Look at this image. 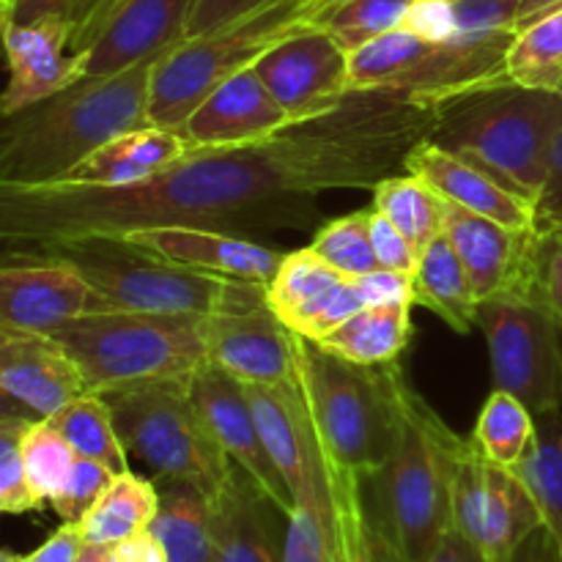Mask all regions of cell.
Listing matches in <instances>:
<instances>
[{
    "mask_svg": "<svg viewBox=\"0 0 562 562\" xmlns=\"http://www.w3.org/2000/svg\"><path fill=\"white\" fill-rule=\"evenodd\" d=\"M437 104L395 91H351L322 119L269 140L201 148L146 181L88 187L0 181V256H47L137 228L192 225L231 234L302 228L322 192L368 190L406 168L428 140Z\"/></svg>",
    "mask_w": 562,
    "mask_h": 562,
    "instance_id": "6da1fadb",
    "label": "cell"
},
{
    "mask_svg": "<svg viewBox=\"0 0 562 562\" xmlns=\"http://www.w3.org/2000/svg\"><path fill=\"white\" fill-rule=\"evenodd\" d=\"M154 64L113 77H80L36 104L0 115V181L49 184L121 132L148 119Z\"/></svg>",
    "mask_w": 562,
    "mask_h": 562,
    "instance_id": "7a4b0ae2",
    "label": "cell"
},
{
    "mask_svg": "<svg viewBox=\"0 0 562 562\" xmlns=\"http://www.w3.org/2000/svg\"><path fill=\"white\" fill-rule=\"evenodd\" d=\"M560 126V91L499 80L437 102V124L428 140L488 170L536 206Z\"/></svg>",
    "mask_w": 562,
    "mask_h": 562,
    "instance_id": "3957f363",
    "label": "cell"
},
{
    "mask_svg": "<svg viewBox=\"0 0 562 562\" xmlns=\"http://www.w3.org/2000/svg\"><path fill=\"white\" fill-rule=\"evenodd\" d=\"M294 360L324 453L362 477L376 475L398 439L404 373L395 362L376 368L346 362L296 333Z\"/></svg>",
    "mask_w": 562,
    "mask_h": 562,
    "instance_id": "277c9868",
    "label": "cell"
},
{
    "mask_svg": "<svg viewBox=\"0 0 562 562\" xmlns=\"http://www.w3.org/2000/svg\"><path fill=\"white\" fill-rule=\"evenodd\" d=\"M203 318L110 307L53 329L49 338L69 351L91 393L108 395L187 379L206 366Z\"/></svg>",
    "mask_w": 562,
    "mask_h": 562,
    "instance_id": "5b68a950",
    "label": "cell"
},
{
    "mask_svg": "<svg viewBox=\"0 0 562 562\" xmlns=\"http://www.w3.org/2000/svg\"><path fill=\"white\" fill-rule=\"evenodd\" d=\"M401 428L387 464L366 477L373 508L406 562H426L450 530L448 459L439 415L401 379Z\"/></svg>",
    "mask_w": 562,
    "mask_h": 562,
    "instance_id": "8992f818",
    "label": "cell"
},
{
    "mask_svg": "<svg viewBox=\"0 0 562 562\" xmlns=\"http://www.w3.org/2000/svg\"><path fill=\"white\" fill-rule=\"evenodd\" d=\"M47 256L75 263L93 291L115 311L212 316L267 302V285L179 267L121 239L75 241Z\"/></svg>",
    "mask_w": 562,
    "mask_h": 562,
    "instance_id": "52a82bcc",
    "label": "cell"
},
{
    "mask_svg": "<svg viewBox=\"0 0 562 562\" xmlns=\"http://www.w3.org/2000/svg\"><path fill=\"white\" fill-rule=\"evenodd\" d=\"M126 453L157 483L184 481L214 497L234 472L190 395V376L104 395Z\"/></svg>",
    "mask_w": 562,
    "mask_h": 562,
    "instance_id": "ba28073f",
    "label": "cell"
},
{
    "mask_svg": "<svg viewBox=\"0 0 562 562\" xmlns=\"http://www.w3.org/2000/svg\"><path fill=\"white\" fill-rule=\"evenodd\" d=\"M307 0H272L256 14L206 33L154 64L148 88V119L154 126L181 130L192 110L236 71L256 64L269 47L305 22Z\"/></svg>",
    "mask_w": 562,
    "mask_h": 562,
    "instance_id": "9c48e42d",
    "label": "cell"
},
{
    "mask_svg": "<svg viewBox=\"0 0 562 562\" xmlns=\"http://www.w3.org/2000/svg\"><path fill=\"white\" fill-rule=\"evenodd\" d=\"M514 36L426 42L398 27L349 55L351 91H395L437 104L467 88L508 80L505 55Z\"/></svg>",
    "mask_w": 562,
    "mask_h": 562,
    "instance_id": "30bf717a",
    "label": "cell"
},
{
    "mask_svg": "<svg viewBox=\"0 0 562 562\" xmlns=\"http://www.w3.org/2000/svg\"><path fill=\"white\" fill-rule=\"evenodd\" d=\"M437 434L448 459L450 527L486 562H508L543 525L530 492L514 470L492 464L472 439H461L442 417Z\"/></svg>",
    "mask_w": 562,
    "mask_h": 562,
    "instance_id": "8fae6325",
    "label": "cell"
},
{
    "mask_svg": "<svg viewBox=\"0 0 562 562\" xmlns=\"http://www.w3.org/2000/svg\"><path fill=\"white\" fill-rule=\"evenodd\" d=\"M477 327L486 335L494 390L516 395L532 415L562 409V329L527 291L483 300Z\"/></svg>",
    "mask_w": 562,
    "mask_h": 562,
    "instance_id": "7c38bea8",
    "label": "cell"
},
{
    "mask_svg": "<svg viewBox=\"0 0 562 562\" xmlns=\"http://www.w3.org/2000/svg\"><path fill=\"white\" fill-rule=\"evenodd\" d=\"M349 49L329 31L302 25L252 64L291 124L333 113L351 93Z\"/></svg>",
    "mask_w": 562,
    "mask_h": 562,
    "instance_id": "4fadbf2b",
    "label": "cell"
},
{
    "mask_svg": "<svg viewBox=\"0 0 562 562\" xmlns=\"http://www.w3.org/2000/svg\"><path fill=\"white\" fill-rule=\"evenodd\" d=\"M110 307L66 258L0 256V338L49 335Z\"/></svg>",
    "mask_w": 562,
    "mask_h": 562,
    "instance_id": "5bb4252c",
    "label": "cell"
},
{
    "mask_svg": "<svg viewBox=\"0 0 562 562\" xmlns=\"http://www.w3.org/2000/svg\"><path fill=\"white\" fill-rule=\"evenodd\" d=\"M192 0H119L80 55V77L157 64L187 42Z\"/></svg>",
    "mask_w": 562,
    "mask_h": 562,
    "instance_id": "9a60e30c",
    "label": "cell"
},
{
    "mask_svg": "<svg viewBox=\"0 0 562 562\" xmlns=\"http://www.w3.org/2000/svg\"><path fill=\"white\" fill-rule=\"evenodd\" d=\"M190 395L209 434L228 456L231 464L250 475L256 486L289 516L294 510V497L263 448L245 384L228 376L223 368L206 362L190 376Z\"/></svg>",
    "mask_w": 562,
    "mask_h": 562,
    "instance_id": "2e32d148",
    "label": "cell"
},
{
    "mask_svg": "<svg viewBox=\"0 0 562 562\" xmlns=\"http://www.w3.org/2000/svg\"><path fill=\"white\" fill-rule=\"evenodd\" d=\"M206 327L209 362L241 384L296 382L294 333L280 322L267 302L236 311L212 313Z\"/></svg>",
    "mask_w": 562,
    "mask_h": 562,
    "instance_id": "e0dca14e",
    "label": "cell"
},
{
    "mask_svg": "<svg viewBox=\"0 0 562 562\" xmlns=\"http://www.w3.org/2000/svg\"><path fill=\"white\" fill-rule=\"evenodd\" d=\"M445 236L464 263L477 302L505 291H530L538 231H514L445 201Z\"/></svg>",
    "mask_w": 562,
    "mask_h": 562,
    "instance_id": "ac0fdd59",
    "label": "cell"
},
{
    "mask_svg": "<svg viewBox=\"0 0 562 562\" xmlns=\"http://www.w3.org/2000/svg\"><path fill=\"white\" fill-rule=\"evenodd\" d=\"M126 245L143 252L198 269V272L217 274L228 280L267 285L278 272L285 252L261 241L247 239L245 234H231L220 228H192V225H159V228H137L119 236Z\"/></svg>",
    "mask_w": 562,
    "mask_h": 562,
    "instance_id": "d6986e66",
    "label": "cell"
},
{
    "mask_svg": "<svg viewBox=\"0 0 562 562\" xmlns=\"http://www.w3.org/2000/svg\"><path fill=\"white\" fill-rule=\"evenodd\" d=\"M3 55L9 86L0 91V115L42 102L80 80V55L71 53V25L60 16L9 22Z\"/></svg>",
    "mask_w": 562,
    "mask_h": 562,
    "instance_id": "ffe728a7",
    "label": "cell"
},
{
    "mask_svg": "<svg viewBox=\"0 0 562 562\" xmlns=\"http://www.w3.org/2000/svg\"><path fill=\"white\" fill-rule=\"evenodd\" d=\"M291 119L274 102L252 66L214 88L190 113L181 132L198 148H236L269 140L289 130Z\"/></svg>",
    "mask_w": 562,
    "mask_h": 562,
    "instance_id": "44dd1931",
    "label": "cell"
},
{
    "mask_svg": "<svg viewBox=\"0 0 562 562\" xmlns=\"http://www.w3.org/2000/svg\"><path fill=\"white\" fill-rule=\"evenodd\" d=\"M406 173H415L437 190L445 201L475 212L481 217L494 220L514 231H536V206L508 184L477 168L470 159L437 146L434 140H423L406 157Z\"/></svg>",
    "mask_w": 562,
    "mask_h": 562,
    "instance_id": "7402d4cb",
    "label": "cell"
},
{
    "mask_svg": "<svg viewBox=\"0 0 562 562\" xmlns=\"http://www.w3.org/2000/svg\"><path fill=\"white\" fill-rule=\"evenodd\" d=\"M0 387L42 420L91 393L69 351L49 335L0 338Z\"/></svg>",
    "mask_w": 562,
    "mask_h": 562,
    "instance_id": "603a6c76",
    "label": "cell"
},
{
    "mask_svg": "<svg viewBox=\"0 0 562 562\" xmlns=\"http://www.w3.org/2000/svg\"><path fill=\"white\" fill-rule=\"evenodd\" d=\"M212 514L217 562H283L289 516L239 467L212 497Z\"/></svg>",
    "mask_w": 562,
    "mask_h": 562,
    "instance_id": "cb8c5ba5",
    "label": "cell"
},
{
    "mask_svg": "<svg viewBox=\"0 0 562 562\" xmlns=\"http://www.w3.org/2000/svg\"><path fill=\"white\" fill-rule=\"evenodd\" d=\"M195 151H201V148L187 140L181 130L148 124L110 137L60 181L88 187L137 184V181H146L162 170L173 168L176 162L192 157Z\"/></svg>",
    "mask_w": 562,
    "mask_h": 562,
    "instance_id": "d4e9b609",
    "label": "cell"
},
{
    "mask_svg": "<svg viewBox=\"0 0 562 562\" xmlns=\"http://www.w3.org/2000/svg\"><path fill=\"white\" fill-rule=\"evenodd\" d=\"M283 562H338V519H335L333 483L316 426L307 448V470L294 510L285 519Z\"/></svg>",
    "mask_w": 562,
    "mask_h": 562,
    "instance_id": "484cf974",
    "label": "cell"
},
{
    "mask_svg": "<svg viewBox=\"0 0 562 562\" xmlns=\"http://www.w3.org/2000/svg\"><path fill=\"white\" fill-rule=\"evenodd\" d=\"M324 459L338 519V562H406L373 508L366 477L349 467L335 464L327 453Z\"/></svg>",
    "mask_w": 562,
    "mask_h": 562,
    "instance_id": "4316f807",
    "label": "cell"
},
{
    "mask_svg": "<svg viewBox=\"0 0 562 562\" xmlns=\"http://www.w3.org/2000/svg\"><path fill=\"white\" fill-rule=\"evenodd\" d=\"M409 300L415 307H426L442 318L453 333L467 335L477 327L481 302L445 231L420 252L415 274L409 278Z\"/></svg>",
    "mask_w": 562,
    "mask_h": 562,
    "instance_id": "83f0119b",
    "label": "cell"
},
{
    "mask_svg": "<svg viewBox=\"0 0 562 562\" xmlns=\"http://www.w3.org/2000/svg\"><path fill=\"white\" fill-rule=\"evenodd\" d=\"M151 536L168 562H217L212 497L184 481H162Z\"/></svg>",
    "mask_w": 562,
    "mask_h": 562,
    "instance_id": "f1b7e54d",
    "label": "cell"
},
{
    "mask_svg": "<svg viewBox=\"0 0 562 562\" xmlns=\"http://www.w3.org/2000/svg\"><path fill=\"white\" fill-rule=\"evenodd\" d=\"M412 300L376 302L355 313L316 344L329 355L355 366H390L404 355L412 335Z\"/></svg>",
    "mask_w": 562,
    "mask_h": 562,
    "instance_id": "f546056e",
    "label": "cell"
},
{
    "mask_svg": "<svg viewBox=\"0 0 562 562\" xmlns=\"http://www.w3.org/2000/svg\"><path fill=\"white\" fill-rule=\"evenodd\" d=\"M159 505L157 481L135 475L132 470L119 472L108 492L102 494L91 514L82 519V536L88 543H115L135 538L151 527Z\"/></svg>",
    "mask_w": 562,
    "mask_h": 562,
    "instance_id": "4dcf8cb0",
    "label": "cell"
},
{
    "mask_svg": "<svg viewBox=\"0 0 562 562\" xmlns=\"http://www.w3.org/2000/svg\"><path fill=\"white\" fill-rule=\"evenodd\" d=\"M562 552V409L536 415V437L514 467Z\"/></svg>",
    "mask_w": 562,
    "mask_h": 562,
    "instance_id": "1f68e13d",
    "label": "cell"
},
{
    "mask_svg": "<svg viewBox=\"0 0 562 562\" xmlns=\"http://www.w3.org/2000/svg\"><path fill=\"white\" fill-rule=\"evenodd\" d=\"M373 209L390 220L417 252L445 231V198L415 173L387 176L373 187Z\"/></svg>",
    "mask_w": 562,
    "mask_h": 562,
    "instance_id": "d6a6232c",
    "label": "cell"
},
{
    "mask_svg": "<svg viewBox=\"0 0 562 562\" xmlns=\"http://www.w3.org/2000/svg\"><path fill=\"white\" fill-rule=\"evenodd\" d=\"M47 420L64 434V439L71 445L77 456L99 461V464H104L115 475L130 470V459H126L130 453H126L124 442H121L119 431H115L113 412H110L104 395H80V398L66 404L64 409L55 412Z\"/></svg>",
    "mask_w": 562,
    "mask_h": 562,
    "instance_id": "836d02e7",
    "label": "cell"
},
{
    "mask_svg": "<svg viewBox=\"0 0 562 562\" xmlns=\"http://www.w3.org/2000/svg\"><path fill=\"white\" fill-rule=\"evenodd\" d=\"M344 278L346 274L329 267L311 247L285 252L274 278L267 283V305L285 327H291L302 313L316 307Z\"/></svg>",
    "mask_w": 562,
    "mask_h": 562,
    "instance_id": "e575fe53",
    "label": "cell"
},
{
    "mask_svg": "<svg viewBox=\"0 0 562 562\" xmlns=\"http://www.w3.org/2000/svg\"><path fill=\"white\" fill-rule=\"evenodd\" d=\"M536 437V415L516 395L494 390L472 428V445L492 464L514 470Z\"/></svg>",
    "mask_w": 562,
    "mask_h": 562,
    "instance_id": "d590c367",
    "label": "cell"
},
{
    "mask_svg": "<svg viewBox=\"0 0 562 562\" xmlns=\"http://www.w3.org/2000/svg\"><path fill=\"white\" fill-rule=\"evenodd\" d=\"M505 77L521 88H562V9L521 27L505 55Z\"/></svg>",
    "mask_w": 562,
    "mask_h": 562,
    "instance_id": "8d00e7d4",
    "label": "cell"
},
{
    "mask_svg": "<svg viewBox=\"0 0 562 562\" xmlns=\"http://www.w3.org/2000/svg\"><path fill=\"white\" fill-rule=\"evenodd\" d=\"M412 0H344L307 25H318L333 33L349 53L366 47L373 38L393 33L404 25Z\"/></svg>",
    "mask_w": 562,
    "mask_h": 562,
    "instance_id": "74e56055",
    "label": "cell"
},
{
    "mask_svg": "<svg viewBox=\"0 0 562 562\" xmlns=\"http://www.w3.org/2000/svg\"><path fill=\"white\" fill-rule=\"evenodd\" d=\"M371 212L373 209L324 223L313 236L311 250L346 278L379 272L371 241Z\"/></svg>",
    "mask_w": 562,
    "mask_h": 562,
    "instance_id": "f35d334b",
    "label": "cell"
},
{
    "mask_svg": "<svg viewBox=\"0 0 562 562\" xmlns=\"http://www.w3.org/2000/svg\"><path fill=\"white\" fill-rule=\"evenodd\" d=\"M20 456L33 494L44 505H49V499L64 488L66 477H69L71 467L77 461V453L66 442L64 434L44 417V420L27 426L25 437H22Z\"/></svg>",
    "mask_w": 562,
    "mask_h": 562,
    "instance_id": "ab89813d",
    "label": "cell"
},
{
    "mask_svg": "<svg viewBox=\"0 0 562 562\" xmlns=\"http://www.w3.org/2000/svg\"><path fill=\"white\" fill-rule=\"evenodd\" d=\"M119 0H11L9 22H36L60 16L71 25V53H82Z\"/></svg>",
    "mask_w": 562,
    "mask_h": 562,
    "instance_id": "60d3db41",
    "label": "cell"
},
{
    "mask_svg": "<svg viewBox=\"0 0 562 562\" xmlns=\"http://www.w3.org/2000/svg\"><path fill=\"white\" fill-rule=\"evenodd\" d=\"M115 472H110L108 467L99 464V461L82 459L77 456L75 467H71L69 477H66L64 488L49 499L55 514L60 516V521H69V525H82L88 514L93 510V505L102 499V494L108 492V486L113 483Z\"/></svg>",
    "mask_w": 562,
    "mask_h": 562,
    "instance_id": "b9f144b4",
    "label": "cell"
},
{
    "mask_svg": "<svg viewBox=\"0 0 562 562\" xmlns=\"http://www.w3.org/2000/svg\"><path fill=\"white\" fill-rule=\"evenodd\" d=\"M527 294L560 324L562 329V231L538 234L536 267Z\"/></svg>",
    "mask_w": 562,
    "mask_h": 562,
    "instance_id": "7bdbcfd3",
    "label": "cell"
},
{
    "mask_svg": "<svg viewBox=\"0 0 562 562\" xmlns=\"http://www.w3.org/2000/svg\"><path fill=\"white\" fill-rule=\"evenodd\" d=\"M521 0H456V38H492L516 33Z\"/></svg>",
    "mask_w": 562,
    "mask_h": 562,
    "instance_id": "ee69618b",
    "label": "cell"
},
{
    "mask_svg": "<svg viewBox=\"0 0 562 562\" xmlns=\"http://www.w3.org/2000/svg\"><path fill=\"white\" fill-rule=\"evenodd\" d=\"M371 241L373 252H376L379 272H395L406 274V278L415 274L420 252H417L415 245H412L384 214H379L376 209L371 212Z\"/></svg>",
    "mask_w": 562,
    "mask_h": 562,
    "instance_id": "f6af8a7d",
    "label": "cell"
},
{
    "mask_svg": "<svg viewBox=\"0 0 562 562\" xmlns=\"http://www.w3.org/2000/svg\"><path fill=\"white\" fill-rule=\"evenodd\" d=\"M401 31H409L426 42H453L459 36L456 0H412Z\"/></svg>",
    "mask_w": 562,
    "mask_h": 562,
    "instance_id": "bcb514c9",
    "label": "cell"
},
{
    "mask_svg": "<svg viewBox=\"0 0 562 562\" xmlns=\"http://www.w3.org/2000/svg\"><path fill=\"white\" fill-rule=\"evenodd\" d=\"M272 0H192L190 22H187V38L206 36V33L223 31L245 16L256 14Z\"/></svg>",
    "mask_w": 562,
    "mask_h": 562,
    "instance_id": "7dc6e473",
    "label": "cell"
},
{
    "mask_svg": "<svg viewBox=\"0 0 562 562\" xmlns=\"http://www.w3.org/2000/svg\"><path fill=\"white\" fill-rule=\"evenodd\" d=\"M536 231L538 234L562 231V126L549 151L547 181L536 203Z\"/></svg>",
    "mask_w": 562,
    "mask_h": 562,
    "instance_id": "c3c4849f",
    "label": "cell"
},
{
    "mask_svg": "<svg viewBox=\"0 0 562 562\" xmlns=\"http://www.w3.org/2000/svg\"><path fill=\"white\" fill-rule=\"evenodd\" d=\"M42 505L44 503L33 494L31 483H27L22 456H3L0 459V516L27 514V510H38Z\"/></svg>",
    "mask_w": 562,
    "mask_h": 562,
    "instance_id": "681fc988",
    "label": "cell"
},
{
    "mask_svg": "<svg viewBox=\"0 0 562 562\" xmlns=\"http://www.w3.org/2000/svg\"><path fill=\"white\" fill-rule=\"evenodd\" d=\"M82 547H86V536H82L80 525H64L47 538L38 549L31 554H14V562H77Z\"/></svg>",
    "mask_w": 562,
    "mask_h": 562,
    "instance_id": "f907efd6",
    "label": "cell"
},
{
    "mask_svg": "<svg viewBox=\"0 0 562 562\" xmlns=\"http://www.w3.org/2000/svg\"><path fill=\"white\" fill-rule=\"evenodd\" d=\"M508 562H562V552L558 541L552 538V532L541 525L519 549H516L514 558Z\"/></svg>",
    "mask_w": 562,
    "mask_h": 562,
    "instance_id": "816d5d0a",
    "label": "cell"
},
{
    "mask_svg": "<svg viewBox=\"0 0 562 562\" xmlns=\"http://www.w3.org/2000/svg\"><path fill=\"white\" fill-rule=\"evenodd\" d=\"M115 562H168L151 530L115 543Z\"/></svg>",
    "mask_w": 562,
    "mask_h": 562,
    "instance_id": "f5cc1de1",
    "label": "cell"
},
{
    "mask_svg": "<svg viewBox=\"0 0 562 562\" xmlns=\"http://www.w3.org/2000/svg\"><path fill=\"white\" fill-rule=\"evenodd\" d=\"M426 562H486V560H483V554L477 552V549L472 547L461 532H456L453 527H450L448 536L442 538V543L434 549V554Z\"/></svg>",
    "mask_w": 562,
    "mask_h": 562,
    "instance_id": "db71d44e",
    "label": "cell"
},
{
    "mask_svg": "<svg viewBox=\"0 0 562 562\" xmlns=\"http://www.w3.org/2000/svg\"><path fill=\"white\" fill-rule=\"evenodd\" d=\"M562 9V0H521L519 5V20H516V33L521 27L532 25V22L543 20V16L554 14V11Z\"/></svg>",
    "mask_w": 562,
    "mask_h": 562,
    "instance_id": "11a10c76",
    "label": "cell"
},
{
    "mask_svg": "<svg viewBox=\"0 0 562 562\" xmlns=\"http://www.w3.org/2000/svg\"><path fill=\"white\" fill-rule=\"evenodd\" d=\"M9 420H42V417L33 415L22 401H16L14 395L5 393V390L0 387V423Z\"/></svg>",
    "mask_w": 562,
    "mask_h": 562,
    "instance_id": "9f6ffc18",
    "label": "cell"
},
{
    "mask_svg": "<svg viewBox=\"0 0 562 562\" xmlns=\"http://www.w3.org/2000/svg\"><path fill=\"white\" fill-rule=\"evenodd\" d=\"M77 562H115V547L110 543H88L82 547Z\"/></svg>",
    "mask_w": 562,
    "mask_h": 562,
    "instance_id": "6f0895ef",
    "label": "cell"
},
{
    "mask_svg": "<svg viewBox=\"0 0 562 562\" xmlns=\"http://www.w3.org/2000/svg\"><path fill=\"white\" fill-rule=\"evenodd\" d=\"M0 22H9V3L0 0Z\"/></svg>",
    "mask_w": 562,
    "mask_h": 562,
    "instance_id": "680465c9",
    "label": "cell"
},
{
    "mask_svg": "<svg viewBox=\"0 0 562 562\" xmlns=\"http://www.w3.org/2000/svg\"><path fill=\"white\" fill-rule=\"evenodd\" d=\"M5 25H9V22H0V53H3V31H5Z\"/></svg>",
    "mask_w": 562,
    "mask_h": 562,
    "instance_id": "91938a15",
    "label": "cell"
},
{
    "mask_svg": "<svg viewBox=\"0 0 562 562\" xmlns=\"http://www.w3.org/2000/svg\"><path fill=\"white\" fill-rule=\"evenodd\" d=\"M0 562H14V554H9V552H0Z\"/></svg>",
    "mask_w": 562,
    "mask_h": 562,
    "instance_id": "94428289",
    "label": "cell"
},
{
    "mask_svg": "<svg viewBox=\"0 0 562 562\" xmlns=\"http://www.w3.org/2000/svg\"><path fill=\"white\" fill-rule=\"evenodd\" d=\"M3 3H11V0H3Z\"/></svg>",
    "mask_w": 562,
    "mask_h": 562,
    "instance_id": "6125c7cd",
    "label": "cell"
},
{
    "mask_svg": "<svg viewBox=\"0 0 562 562\" xmlns=\"http://www.w3.org/2000/svg\"><path fill=\"white\" fill-rule=\"evenodd\" d=\"M560 93H562V88H560Z\"/></svg>",
    "mask_w": 562,
    "mask_h": 562,
    "instance_id": "be15d7a7",
    "label": "cell"
}]
</instances>
